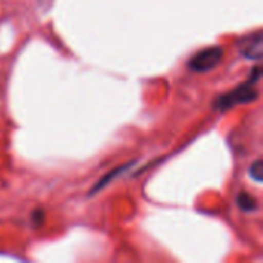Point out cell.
<instances>
[{
    "label": "cell",
    "instance_id": "cell-4",
    "mask_svg": "<svg viewBox=\"0 0 263 263\" xmlns=\"http://www.w3.org/2000/svg\"><path fill=\"white\" fill-rule=\"evenodd\" d=\"M133 163H134V162H131V163H125V165H122V166H119V168H114V170H111V171H109L108 174H105V176H103L100 180H97V183H96V185L91 188V191H89V196H94L96 193L102 191V190H103V188H105V186H106L109 182H112V180H114V179H116L119 174H122L125 170H128V168H129Z\"/></svg>",
    "mask_w": 263,
    "mask_h": 263
},
{
    "label": "cell",
    "instance_id": "cell-5",
    "mask_svg": "<svg viewBox=\"0 0 263 263\" xmlns=\"http://www.w3.org/2000/svg\"><path fill=\"white\" fill-rule=\"evenodd\" d=\"M236 203L237 206L243 211V213H256L259 210V203H257V199L254 196H251L250 193H239L237 197H236Z\"/></svg>",
    "mask_w": 263,
    "mask_h": 263
},
{
    "label": "cell",
    "instance_id": "cell-1",
    "mask_svg": "<svg viewBox=\"0 0 263 263\" xmlns=\"http://www.w3.org/2000/svg\"><path fill=\"white\" fill-rule=\"evenodd\" d=\"M262 79V68L260 66H254L250 77L240 83L239 86H236L234 89L219 96L214 102L213 106L219 111H228L237 105H243V103H253L254 100L259 99V89H257V83Z\"/></svg>",
    "mask_w": 263,
    "mask_h": 263
},
{
    "label": "cell",
    "instance_id": "cell-6",
    "mask_svg": "<svg viewBox=\"0 0 263 263\" xmlns=\"http://www.w3.org/2000/svg\"><path fill=\"white\" fill-rule=\"evenodd\" d=\"M248 174H250V177L253 179V180H256V182H262L263 180V162L259 159V160H256L251 166H250V170H248Z\"/></svg>",
    "mask_w": 263,
    "mask_h": 263
},
{
    "label": "cell",
    "instance_id": "cell-2",
    "mask_svg": "<svg viewBox=\"0 0 263 263\" xmlns=\"http://www.w3.org/2000/svg\"><path fill=\"white\" fill-rule=\"evenodd\" d=\"M223 54L222 46H208L197 51L186 65L193 72H210L223 60Z\"/></svg>",
    "mask_w": 263,
    "mask_h": 263
},
{
    "label": "cell",
    "instance_id": "cell-3",
    "mask_svg": "<svg viewBox=\"0 0 263 263\" xmlns=\"http://www.w3.org/2000/svg\"><path fill=\"white\" fill-rule=\"evenodd\" d=\"M237 46L243 57L250 60H260L263 55V32L259 29L237 42Z\"/></svg>",
    "mask_w": 263,
    "mask_h": 263
},
{
    "label": "cell",
    "instance_id": "cell-7",
    "mask_svg": "<svg viewBox=\"0 0 263 263\" xmlns=\"http://www.w3.org/2000/svg\"><path fill=\"white\" fill-rule=\"evenodd\" d=\"M31 220H32L34 228H40V227L43 225V222H45V211H43V210H35V211H32Z\"/></svg>",
    "mask_w": 263,
    "mask_h": 263
}]
</instances>
